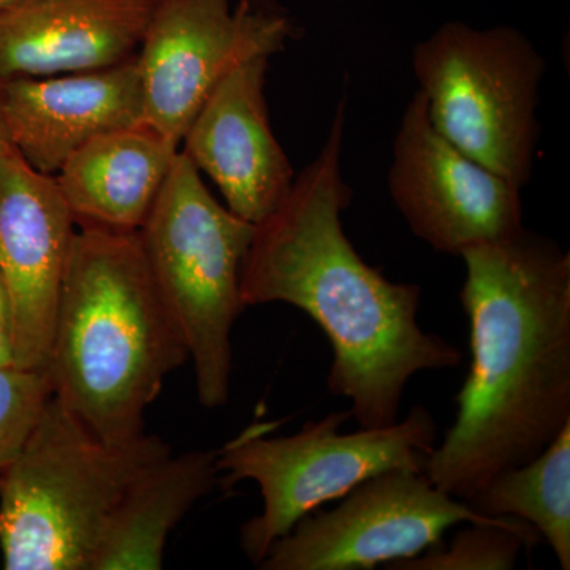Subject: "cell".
<instances>
[{"label": "cell", "mask_w": 570, "mask_h": 570, "mask_svg": "<svg viewBox=\"0 0 570 570\" xmlns=\"http://www.w3.org/2000/svg\"><path fill=\"white\" fill-rule=\"evenodd\" d=\"M346 100L328 138L261 224L242 272L246 307L285 303L328 337L326 387L346 397L360 428L397 422L409 381L422 371L461 365L459 347L419 324L422 287L393 283L367 265L344 234L352 189L341 171Z\"/></svg>", "instance_id": "obj_1"}, {"label": "cell", "mask_w": 570, "mask_h": 570, "mask_svg": "<svg viewBox=\"0 0 570 570\" xmlns=\"http://www.w3.org/2000/svg\"><path fill=\"white\" fill-rule=\"evenodd\" d=\"M461 258L471 366L423 474L468 502L570 423V254L523 228Z\"/></svg>", "instance_id": "obj_2"}, {"label": "cell", "mask_w": 570, "mask_h": 570, "mask_svg": "<svg viewBox=\"0 0 570 570\" xmlns=\"http://www.w3.org/2000/svg\"><path fill=\"white\" fill-rule=\"evenodd\" d=\"M189 360L138 232L78 227L52 328V396L92 436L129 444L165 379Z\"/></svg>", "instance_id": "obj_3"}, {"label": "cell", "mask_w": 570, "mask_h": 570, "mask_svg": "<svg viewBox=\"0 0 570 570\" xmlns=\"http://www.w3.org/2000/svg\"><path fill=\"white\" fill-rule=\"evenodd\" d=\"M171 449L142 434L92 436L51 395L0 471V551L7 570H92L112 510L135 478Z\"/></svg>", "instance_id": "obj_4"}, {"label": "cell", "mask_w": 570, "mask_h": 570, "mask_svg": "<svg viewBox=\"0 0 570 570\" xmlns=\"http://www.w3.org/2000/svg\"><path fill=\"white\" fill-rule=\"evenodd\" d=\"M255 225L223 206L179 148L138 236L146 264L174 318L202 406H224L230 395L232 332L246 309L243 264Z\"/></svg>", "instance_id": "obj_5"}, {"label": "cell", "mask_w": 570, "mask_h": 570, "mask_svg": "<svg viewBox=\"0 0 570 570\" xmlns=\"http://www.w3.org/2000/svg\"><path fill=\"white\" fill-rule=\"evenodd\" d=\"M348 419V411L332 412L285 438H266L272 425L261 423L217 450V482L232 489L250 480L264 499L262 512L242 528L243 551L254 564L298 521L365 480L392 469L423 472L438 444V425L425 406L389 426L341 433Z\"/></svg>", "instance_id": "obj_6"}, {"label": "cell", "mask_w": 570, "mask_h": 570, "mask_svg": "<svg viewBox=\"0 0 570 570\" xmlns=\"http://www.w3.org/2000/svg\"><path fill=\"white\" fill-rule=\"evenodd\" d=\"M412 70L439 134L515 186L530 183L546 59L523 33L445 22L414 48Z\"/></svg>", "instance_id": "obj_7"}, {"label": "cell", "mask_w": 570, "mask_h": 570, "mask_svg": "<svg viewBox=\"0 0 570 570\" xmlns=\"http://www.w3.org/2000/svg\"><path fill=\"white\" fill-rule=\"evenodd\" d=\"M335 509L311 513L269 547L258 569L371 570L411 560L455 524L510 519L479 515L422 471L392 469L365 480Z\"/></svg>", "instance_id": "obj_8"}, {"label": "cell", "mask_w": 570, "mask_h": 570, "mask_svg": "<svg viewBox=\"0 0 570 570\" xmlns=\"http://www.w3.org/2000/svg\"><path fill=\"white\" fill-rule=\"evenodd\" d=\"M291 33L284 14L249 0H157L137 52L145 122L181 148L216 86L246 59L283 50Z\"/></svg>", "instance_id": "obj_9"}, {"label": "cell", "mask_w": 570, "mask_h": 570, "mask_svg": "<svg viewBox=\"0 0 570 570\" xmlns=\"http://www.w3.org/2000/svg\"><path fill=\"white\" fill-rule=\"evenodd\" d=\"M387 181L412 234L438 253L461 257L524 228L521 187L439 134L420 91L397 127Z\"/></svg>", "instance_id": "obj_10"}, {"label": "cell", "mask_w": 570, "mask_h": 570, "mask_svg": "<svg viewBox=\"0 0 570 570\" xmlns=\"http://www.w3.org/2000/svg\"><path fill=\"white\" fill-rule=\"evenodd\" d=\"M77 223L55 176L11 149L0 157V283L14 366L47 373Z\"/></svg>", "instance_id": "obj_11"}, {"label": "cell", "mask_w": 570, "mask_h": 570, "mask_svg": "<svg viewBox=\"0 0 570 570\" xmlns=\"http://www.w3.org/2000/svg\"><path fill=\"white\" fill-rule=\"evenodd\" d=\"M268 56H254L224 78L184 134L181 151L219 187L232 213L257 225L294 184V168L269 126Z\"/></svg>", "instance_id": "obj_12"}, {"label": "cell", "mask_w": 570, "mask_h": 570, "mask_svg": "<svg viewBox=\"0 0 570 570\" xmlns=\"http://www.w3.org/2000/svg\"><path fill=\"white\" fill-rule=\"evenodd\" d=\"M2 97L11 148L45 175L94 138L145 121L137 56L107 69L3 80Z\"/></svg>", "instance_id": "obj_13"}, {"label": "cell", "mask_w": 570, "mask_h": 570, "mask_svg": "<svg viewBox=\"0 0 570 570\" xmlns=\"http://www.w3.org/2000/svg\"><path fill=\"white\" fill-rule=\"evenodd\" d=\"M157 0H10L0 81L107 69L137 56Z\"/></svg>", "instance_id": "obj_14"}, {"label": "cell", "mask_w": 570, "mask_h": 570, "mask_svg": "<svg viewBox=\"0 0 570 570\" xmlns=\"http://www.w3.org/2000/svg\"><path fill=\"white\" fill-rule=\"evenodd\" d=\"M178 153L142 121L86 142L55 178L77 227L138 232Z\"/></svg>", "instance_id": "obj_15"}, {"label": "cell", "mask_w": 570, "mask_h": 570, "mask_svg": "<svg viewBox=\"0 0 570 570\" xmlns=\"http://www.w3.org/2000/svg\"><path fill=\"white\" fill-rule=\"evenodd\" d=\"M217 450L160 456L112 510L92 570H159L168 535L219 479Z\"/></svg>", "instance_id": "obj_16"}, {"label": "cell", "mask_w": 570, "mask_h": 570, "mask_svg": "<svg viewBox=\"0 0 570 570\" xmlns=\"http://www.w3.org/2000/svg\"><path fill=\"white\" fill-rule=\"evenodd\" d=\"M479 515L523 520L570 569V423L535 459L502 472L468 501Z\"/></svg>", "instance_id": "obj_17"}, {"label": "cell", "mask_w": 570, "mask_h": 570, "mask_svg": "<svg viewBox=\"0 0 570 570\" xmlns=\"http://www.w3.org/2000/svg\"><path fill=\"white\" fill-rule=\"evenodd\" d=\"M540 540L539 532L519 519L468 523L449 546L439 542L411 560L392 562L389 570H510L521 551Z\"/></svg>", "instance_id": "obj_18"}, {"label": "cell", "mask_w": 570, "mask_h": 570, "mask_svg": "<svg viewBox=\"0 0 570 570\" xmlns=\"http://www.w3.org/2000/svg\"><path fill=\"white\" fill-rule=\"evenodd\" d=\"M51 395L48 373L0 367V471L20 452Z\"/></svg>", "instance_id": "obj_19"}, {"label": "cell", "mask_w": 570, "mask_h": 570, "mask_svg": "<svg viewBox=\"0 0 570 570\" xmlns=\"http://www.w3.org/2000/svg\"><path fill=\"white\" fill-rule=\"evenodd\" d=\"M2 366H14L10 326L6 318H0V367Z\"/></svg>", "instance_id": "obj_20"}, {"label": "cell", "mask_w": 570, "mask_h": 570, "mask_svg": "<svg viewBox=\"0 0 570 570\" xmlns=\"http://www.w3.org/2000/svg\"><path fill=\"white\" fill-rule=\"evenodd\" d=\"M9 130H7L6 112H3L2 81H0V157L11 151Z\"/></svg>", "instance_id": "obj_21"}, {"label": "cell", "mask_w": 570, "mask_h": 570, "mask_svg": "<svg viewBox=\"0 0 570 570\" xmlns=\"http://www.w3.org/2000/svg\"><path fill=\"white\" fill-rule=\"evenodd\" d=\"M0 318H6L9 322V307H7L6 292H3L2 283H0Z\"/></svg>", "instance_id": "obj_22"}, {"label": "cell", "mask_w": 570, "mask_h": 570, "mask_svg": "<svg viewBox=\"0 0 570 570\" xmlns=\"http://www.w3.org/2000/svg\"><path fill=\"white\" fill-rule=\"evenodd\" d=\"M7 2H10V0H0V7L6 6Z\"/></svg>", "instance_id": "obj_23"}]
</instances>
